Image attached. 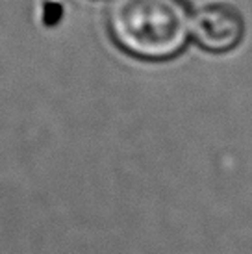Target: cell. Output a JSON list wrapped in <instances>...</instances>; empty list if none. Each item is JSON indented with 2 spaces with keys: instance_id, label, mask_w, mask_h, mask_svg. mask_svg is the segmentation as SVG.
Instances as JSON below:
<instances>
[{
  "instance_id": "1",
  "label": "cell",
  "mask_w": 252,
  "mask_h": 254,
  "mask_svg": "<svg viewBox=\"0 0 252 254\" xmlns=\"http://www.w3.org/2000/svg\"><path fill=\"white\" fill-rule=\"evenodd\" d=\"M186 0H113L108 24L121 49L141 60H167L178 54L191 34Z\"/></svg>"
},
{
  "instance_id": "2",
  "label": "cell",
  "mask_w": 252,
  "mask_h": 254,
  "mask_svg": "<svg viewBox=\"0 0 252 254\" xmlns=\"http://www.w3.org/2000/svg\"><path fill=\"white\" fill-rule=\"evenodd\" d=\"M191 34L204 49L211 52H226L238 47L243 39L245 21L234 4L213 0L202 4L195 11L191 21Z\"/></svg>"
}]
</instances>
